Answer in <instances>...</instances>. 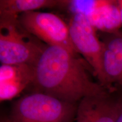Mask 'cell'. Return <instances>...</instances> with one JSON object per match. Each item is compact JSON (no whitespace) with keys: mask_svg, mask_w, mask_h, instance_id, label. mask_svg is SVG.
Returning <instances> with one entry per match:
<instances>
[{"mask_svg":"<svg viewBox=\"0 0 122 122\" xmlns=\"http://www.w3.org/2000/svg\"><path fill=\"white\" fill-rule=\"evenodd\" d=\"M117 116L116 122H122V94L117 98Z\"/></svg>","mask_w":122,"mask_h":122,"instance_id":"cell-11","label":"cell"},{"mask_svg":"<svg viewBox=\"0 0 122 122\" xmlns=\"http://www.w3.org/2000/svg\"><path fill=\"white\" fill-rule=\"evenodd\" d=\"M78 104L34 92L15 101L8 118L11 122H72Z\"/></svg>","mask_w":122,"mask_h":122,"instance_id":"cell-2","label":"cell"},{"mask_svg":"<svg viewBox=\"0 0 122 122\" xmlns=\"http://www.w3.org/2000/svg\"><path fill=\"white\" fill-rule=\"evenodd\" d=\"M18 21L24 30L48 46L63 47L79 54L71 41L68 25L58 15L46 12L29 11L19 15Z\"/></svg>","mask_w":122,"mask_h":122,"instance_id":"cell-5","label":"cell"},{"mask_svg":"<svg viewBox=\"0 0 122 122\" xmlns=\"http://www.w3.org/2000/svg\"><path fill=\"white\" fill-rule=\"evenodd\" d=\"M87 65L79 54L63 47L48 45L35 67V92L77 103L85 97L110 93L93 80Z\"/></svg>","mask_w":122,"mask_h":122,"instance_id":"cell-1","label":"cell"},{"mask_svg":"<svg viewBox=\"0 0 122 122\" xmlns=\"http://www.w3.org/2000/svg\"><path fill=\"white\" fill-rule=\"evenodd\" d=\"M107 33L102 41L105 73L112 92L117 88L122 92V33Z\"/></svg>","mask_w":122,"mask_h":122,"instance_id":"cell-7","label":"cell"},{"mask_svg":"<svg viewBox=\"0 0 122 122\" xmlns=\"http://www.w3.org/2000/svg\"><path fill=\"white\" fill-rule=\"evenodd\" d=\"M68 27L71 41L77 51L90 66L98 83L112 93L103 68V44L97 37L96 29L87 16L80 13L74 14Z\"/></svg>","mask_w":122,"mask_h":122,"instance_id":"cell-4","label":"cell"},{"mask_svg":"<svg viewBox=\"0 0 122 122\" xmlns=\"http://www.w3.org/2000/svg\"><path fill=\"white\" fill-rule=\"evenodd\" d=\"M85 15L96 30L114 33L119 31L122 26L117 1H96L93 6Z\"/></svg>","mask_w":122,"mask_h":122,"instance_id":"cell-8","label":"cell"},{"mask_svg":"<svg viewBox=\"0 0 122 122\" xmlns=\"http://www.w3.org/2000/svg\"><path fill=\"white\" fill-rule=\"evenodd\" d=\"M117 4H118L119 9L120 19H121V23H122V0L117 1Z\"/></svg>","mask_w":122,"mask_h":122,"instance_id":"cell-12","label":"cell"},{"mask_svg":"<svg viewBox=\"0 0 122 122\" xmlns=\"http://www.w3.org/2000/svg\"><path fill=\"white\" fill-rule=\"evenodd\" d=\"M70 2L58 0H1L0 19H18L23 13L42 8L66 6Z\"/></svg>","mask_w":122,"mask_h":122,"instance_id":"cell-10","label":"cell"},{"mask_svg":"<svg viewBox=\"0 0 122 122\" xmlns=\"http://www.w3.org/2000/svg\"><path fill=\"white\" fill-rule=\"evenodd\" d=\"M111 93L88 97L79 102L76 122H116L117 98Z\"/></svg>","mask_w":122,"mask_h":122,"instance_id":"cell-6","label":"cell"},{"mask_svg":"<svg viewBox=\"0 0 122 122\" xmlns=\"http://www.w3.org/2000/svg\"><path fill=\"white\" fill-rule=\"evenodd\" d=\"M1 122H11L9 120L8 117H6V118H3L1 120Z\"/></svg>","mask_w":122,"mask_h":122,"instance_id":"cell-13","label":"cell"},{"mask_svg":"<svg viewBox=\"0 0 122 122\" xmlns=\"http://www.w3.org/2000/svg\"><path fill=\"white\" fill-rule=\"evenodd\" d=\"M47 46L23 28L18 19H0V61L2 65L35 66Z\"/></svg>","mask_w":122,"mask_h":122,"instance_id":"cell-3","label":"cell"},{"mask_svg":"<svg viewBox=\"0 0 122 122\" xmlns=\"http://www.w3.org/2000/svg\"><path fill=\"white\" fill-rule=\"evenodd\" d=\"M14 71L8 80L0 82V100H10L20 93L35 80V66L26 64L14 65Z\"/></svg>","mask_w":122,"mask_h":122,"instance_id":"cell-9","label":"cell"}]
</instances>
